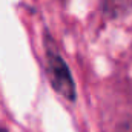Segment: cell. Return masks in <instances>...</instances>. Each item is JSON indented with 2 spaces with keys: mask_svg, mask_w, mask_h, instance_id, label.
I'll return each mask as SVG.
<instances>
[{
  "mask_svg": "<svg viewBox=\"0 0 132 132\" xmlns=\"http://www.w3.org/2000/svg\"><path fill=\"white\" fill-rule=\"evenodd\" d=\"M123 132H132V126H131V125H128V126L125 128V131H123Z\"/></svg>",
  "mask_w": 132,
  "mask_h": 132,
  "instance_id": "obj_3",
  "label": "cell"
},
{
  "mask_svg": "<svg viewBox=\"0 0 132 132\" xmlns=\"http://www.w3.org/2000/svg\"><path fill=\"white\" fill-rule=\"evenodd\" d=\"M46 59H48V78L51 81V86L62 97L74 101L77 91L71 71L65 63V60L57 52L55 45L51 42L49 37H46Z\"/></svg>",
  "mask_w": 132,
  "mask_h": 132,
  "instance_id": "obj_1",
  "label": "cell"
},
{
  "mask_svg": "<svg viewBox=\"0 0 132 132\" xmlns=\"http://www.w3.org/2000/svg\"><path fill=\"white\" fill-rule=\"evenodd\" d=\"M0 132H8V131H6L5 128H0Z\"/></svg>",
  "mask_w": 132,
  "mask_h": 132,
  "instance_id": "obj_4",
  "label": "cell"
},
{
  "mask_svg": "<svg viewBox=\"0 0 132 132\" xmlns=\"http://www.w3.org/2000/svg\"><path fill=\"white\" fill-rule=\"evenodd\" d=\"M101 8L108 19H118L132 11V0H103Z\"/></svg>",
  "mask_w": 132,
  "mask_h": 132,
  "instance_id": "obj_2",
  "label": "cell"
}]
</instances>
